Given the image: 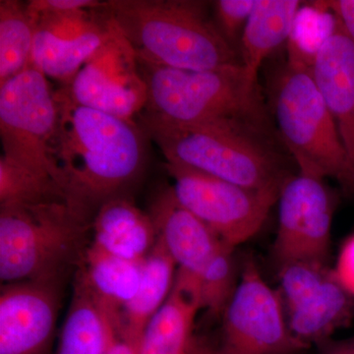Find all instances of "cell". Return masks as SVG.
<instances>
[{
	"label": "cell",
	"instance_id": "1",
	"mask_svg": "<svg viewBox=\"0 0 354 354\" xmlns=\"http://www.w3.org/2000/svg\"><path fill=\"white\" fill-rule=\"evenodd\" d=\"M50 158L67 200L91 220L104 203L130 196L146 165L139 124L80 106L60 88Z\"/></svg>",
	"mask_w": 354,
	"mask_h": 354
},
{
	"label": "cell",
	"instance_id": "2",
	"mask_svg": "<svg viewBox=\"0 0 354 354\" xmlns=\"http://www.w3.org/2000/svg\"><path fill=\"white\" fill-rule=\"evenodd\" d=\"M140 127L165 162L183 165L242 187L279 191L293 174V158L274 128L241 120L179 124L143 111Z\"/></svg>",
	"mask_w": 354,
	"mask_h": 354
},
{
	"label": "cell",
	"instance_id": "3",
	"mask_svg": "<svg viewBox=\"0 0 354 354\" xmlns=\"http://www.w3.org/2000/svg\"><path fill=\"white\" fill-rule=\"evenodd\" d=\"M286 48V58L267 67L263 87L277 134L297 171L334 179L354 197V167L314 80V53L302 50L293 37Z\"/></svg>",
	"mask_w": 354,
	"mask_h": 354
},
{
	"label": "cell",
	"instance_id": "4",
	"mask_svg": "<svg viewBox=\"0 0 354 354\" xmlns=\"http://www.w3.org/2000/svg\"><path fill=\"white\" fill-rule=\"evenodd\" d=\"M106 7L139 60L186 70L241 64L202 0H108Z\"/></svg>",
	"mask_w": 354,
	"mask_h": 354
},
{
	"label": "cell",
	"instance_id": "5",
	"mask_svg": "<svg viewBox=\"0 0 354 354\" xmlns=\"http://www.w3.org/2000/svg\"><path fill=\"white\" fill-rule=\"evenodd\" d=\"M92 221L66 201L0 207L1 283L75 274Z\"/></svg>",
	"mask_w": 354,
	"mask_h": 354
},
{
	"label": "cell",
	"instance_id": "6",
	"mask_svg": "<svg viewBox=\"0 0 354 354\" xmlns=\"http://www.w3.org/2000/svg\"><path fill=\"white\" fill-rule=\"evenodd\" d=\"M138 62L148 87L146 113L179 124L241 120L274 128L259 78L242 64L186 70Z\"/></svg>",
	"mask_w": 354,
	"mask_h": 354
},
{
	"label": "cell",
	"instance_id": "7",
	"mask_svg": "<svg viewBox=\"0 0 354 354\" xmlns=\"http://www.w3.org/2000/svg\"><path fill=\"white\" fill-rule=\"evenodd\" d=\"M206 325L195 329L188 354H307L311 348L290 332L281 293L266 283L252 256L242 263L230 304Z\"/></svg>",
	"mask_w": 354,
	"mask_h": 354
},
{
	"label": "cell",
	"instance_id": "8",
	"mask_svg": "<svg viewBox=\"0 0 354 354\" xmlns=\"http://www.w3.org/2000/svg\"><path fill=\"white\" fill-rule=\"evenodd\" d=\"M57 120L55 91L32 64L0 85L1 156L60 185L50 158Z\"/></svg>",
	"mask_w": 354,
	"mask_h": 354
},
{
	"label": "cell",
	"instance_id": "9",
	"mask_svg": "<svg viewBox=\"0 0 354 354\" xmlns=\"http://www.w3.org/2000/svg\"><path fill=\"white\" fill-rule=\"evenodd\" d=\"M164 167L178 202L234 249L259 232L281 194L242 187L183 165Z\"/></svg>",
	"mask_w": 354,
	"mask_h": 354
},
{
	"label": "cell",
	"instance_id": "10",
	"mask_svg": "<svg viewBox=\"0 0 354 354\" xmlns=\"http://www.w3.org/2000/svg\"><path fill=\"white\" fill-rule=\"evenodd\" d=\"M324 180L297 171L283 184L272 248L277 270L295 262L329 266L335 199Z\"/></svg>",
	"mask_w": 354,
	"mask_h": 354
},
{
	"label": "cell",
	"instance_id": "11",
	"mask_svg": "<svg viewBox=\"0 0 354 354\" xmlns=\"http://www.w3.org/2000/svg\"><path fill=\"white\" fill-rule=\"evenodd\" d=\"M62 88L76 104L127 120L134 121L148 102L138 57L116 23L101 48Z\"/></svg>",
	"mask_w": 354,
	"mask_h": 354
},
{
	"label": "cell",
	"instance_id": "12",
	"mask_svg": "<svg viewBox=\"0 0 354 354\" xmlns=\"http://www.w3.org/2000/svg\"><path fill=\"white\" fill-rule=\"evenodd\" d=\"M106 2L99 8L32 14L36 19L32 66L62 86L69 84L113 32L115 23Z\"/></svg>",
	"mask_w": 354,
	"mask_h": 354
},
{
	"label": "cell",
	"instance_id": "13",
	"mask_svg": "<svg viewBox=\"0 0 354 354\" xmlns=\"http://www.w3.org/2000/svg\"><path fill=\"white\" fill-rule=\"evenodd\" d=\"M67 279L1 283L0 354H53Z\"/></svg>",
	"mask_w": 354,
	"mask_h": 354
},
{
	"label": "cell",
	"instance_id": "14",
	"mask_svg": "<svg viewBox=\"0 0 354 354\" xmlns=\"http://www.w3.org/2000/svg\"><path fill=\"white\" fill-rule=\"evenodd\" d=\"M147 211L157 230L158 239L180 271L197 276L227 246L184 208L174 196L171 185L162 186L156 191Z\"/></svg>",
	"mask_w": 354,
	"mask_h": 354
},
{
	"label": "cell",
	"instance_id": "15",
	"mask_svg": "<svg viewBox=\"0 0 354 354\" xmlns=\"http://www.w3.org/2000/svg\"><path fill=\"white\" fill-rule=\"evenodd\" d=\"M314 51L312 74L354 167V43L337 20Z\"/></svg>",
	"mask_w": 354,
	"mask_h": 354
},
{
	"label": "cell",
	"instance_id": "16",
	"mask_svg": "<svg viewBox=\"0 0 354 354\" xmlns=\"http://www.w3.org/2000/svg\"><path fill=\"white\" fill-rule=\"evenodd\" d=\"M157 241L150 214L130 196L104 203L93 218L91 245L116 257L143 261Z\"/></svg>",
	"mask_w": 354,
	"mask_h": 354
},
{
	"label": "cell",
	"instance_id": "17",
	"mask_svg": "<svg viewBox=\"0 0 354 354\" xmlns=\"http://www.w3.org/2000/svg\"><path fill=\"white\" fill-rule=\"evenodd\" d=\"M200 311L194 279L177 269L171 295L142 333L138 354H188Z\"/></svg>",
	"mask_w": 354,
	"mask_h": 354
},
{
	"label": "cell",
	"instance_id": "18",
	"mask_svg": "<svg viewBox=\"0 0 354 354\" xmlns=\"http://www.w3.org/2000/svg\"><path fill=\"white\" fill-rule=\"evenodd\" d=\"M302 3L299 0H256L239 46L241 64L251 76L259 78L265 62L292 39Z\"/></svg>",
	"mask_w": 354,
	"mask_h": 354
},
{
	"label": "cell",
	"instance_id": "19",
	"mask_svg": "<svg viewBox=\"0 0 354 354\" xmlns=\"http://www.w3.org/2000/svg\"><path fill=\"white\" fill-rule=\"evenodd\" d=\"M143 261L116 257L91 245L74 276L106 312L113 328L138 290Z\"/></svg>",
	"mask_w": 354,
	"mask_h": 354
},
{
	"label": "cell",
	"instance_id": "20",
	"mask_svg": "<svg viewBox=\"0 0 354 354\" xmlns=\"http://www.w3.org/2000/svg\"><path fill=\"white\" fill-rule=\"evenodd\" d=\"M286 315L292 335L308 346H316L353 323L354 297L339 283L333 269L315 292Z\"/></svg>",
	"mask_w": 354,
	"mask_h": 354
},
{
	"label": "cell",
	"instance_id": "21",
	"mask_svg": "<svg viewBox=\"0 0 354 354\" xmlns=\"http://www.w3.org/2000/svg\"><path fill=\"white\" fill-rule=\"evenodd\" d=\"M177 266L162 242L143 260L141 281L134 297L121 312L115 333L139 344L142 333L171 295Z\"/></svg>",
	"mask_w": 354,
	"mask_h": 354
},
{
	"label": "cell",
	"instance_id": "22",
	"mask_svg": "<svg viewBox=\"0 0 354 354\" xmlns=\"http://www.w3.org/2000/svg\"><path fill=\"white\" fill-rule=\"evenodd\" d=\"M113 335L106 312L74 276L71 300L53 354H106Z\"/></svg>",
	"mask_w": 354,
	"mask_h": 354
},
{
	"label": "cell",
	"instance_id": "23",
	"mask_svg": "<svg viewBox=\"0 0 354 354\" xmlns=\"http://www.w3.org/2000/svg\"><path fill=\"white\" fill-rule=\"evenodd\" d=\"M35 28L28 2L0 1V85L31 65Z\"/></svg>",
	"mask_w": 354,
	"mask_h": 354
},
{
	"label": "cell",
	"instance_id": "24",
	"mask_svg": "<svg viewBox=\"0 0 354 354\" xmlns=\"http://www.w3.org/2000/svg\"><path fill=\"white\" fill-rule=\"evenodd\" d=\"M234 250L230 246L223 247L199 274H191L196 283L200 308L205 312L206 322L216 320L223 313L239 285L241 274Z\"/></svg>",
	"mask_w": 354,
	"mask_h": 354
},
{
	"label": "cell",
	"instance_id": "25",
	"mask_svg": "<svg viewBox=\"0 0 354 354\" xmlns=\"http://www.w3.org/2000/svg\"><path fill=\"white\" fill-rule=\"evenodd\" d=\"M53 201L68 202L55 179L39 176L3 156L0 157V207Z\"/></svg>",
	"mask_w": 354,
	"mask_h": 354
},
{
	"label": "cell",
	"instance_id": "26",
	"mask_svg": "<svg viewBox=\"0 0 354 354\" xmlns=\"http://www.w3.org/2000/svg\"><path fill=\"white\" fill-rule=\"evenodd\" d=\"M256 0H216L211 2L212 14L218 32L239 55L242 34Z\"/></svg>",
	"mask_w": 354,
	"mask_h": 354
},
{
	"label": "cell",
	"instance_id": "27",
	"mask_svg": "<svg viewBox=\"0 0 354 354\" xmlns=\"http://www.w3.org/2000/svg\"><path fill=\"white\" fill-rule=\"evenodd\" d=\"M312 4L317 10L328 12L337 20L354 43V0H324Z\"/></svg>",
	"mask_w": 354,
	"mask_h": 354
},
{
	"label": "cell",
	"instance_id": "28",
	"mask_svg": "<svg viewBox=\"0 0 354 354\" xmlns=\"http://www.w3.org/2000/svg\"><path fill=\"white\" fill-rule=\"evenodd\" d=\"M106 1L97 0H32L28 1L30 12L36 15L41 12H69L84 9L99 8Z\"/></svg>",
	"mask_w": 354,
	"mask_h": 354
},
{
	"label": "cell",
	"instance_id": "29",
	"mask_svg": "<svg viewBox=\"0 0 354 354\" xmlns=\"http://www.w3.org/2000/svg\"><path fill=\"white\" fill-rule=\"evenodd\" d=\"M334 271L339 283L354 297V234L342 245Z\"/></svg>",
	"mask_w": 354,
	"mask_h": 354
},
{
	"label": "cell",
	"instance_id": "30",
	"mask_svg": "<svg viewBox=\"0 0 354 354\" xmlns=\"http://www.w3.org/2000/svg\"><path fill=\"white\" fill-rule=\"evenodd\" d=\"M315 348L317 354H354V335L342 339L330 337L317 344Z\"/></svg>",
	"mask_w": 354,
	"mask_h": 354
},
{
	"label": "cell",
	"instance_id": "31",
	"mask_svg": "<svg viewBox=\"0 0 354 354\" xmlns=\"http://www.w3.org/2000/svg\"><path fill=\"white\" fill-rule=\"evenodd\" d=\"M106 354H138V344L114 330L113 339Z\"/></svg>",
	"mask_w": 354,
	"mask_h": 354
}]
</instances>
